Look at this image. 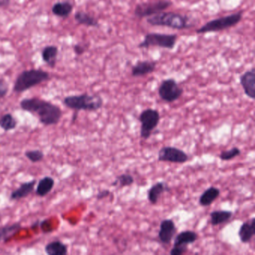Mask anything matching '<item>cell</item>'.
Instances as JSON below:
<instances>
[{"label":"cell","mask_w":255,"mask_h":255,"mask_svg":"<svg viewBox=\"0 0 255 255\" xmlns=\"http://www.w3.org/2000/svg\"><path fill=\"white\" fill-rule=\"evenodd\" d=\"M36 184L35 194L37 196L43 198V197L47 196L49 193L52 192L54 188L55 180L50 176H45L41 178Z\"/></svg>","instance_id":"cell-19"},{"label":"cell","mask_w":255,"mask_h":255,"mask_svg":"<svg viewBox=\"0 0 255 255\" xmlns=\"http://www.w3.org/2000/svg\"><path fill=\"white\" fill-rule=\"evenodd\" d=\"M44 252L48 255H67L68 246L61 240H53L46 245Z\"/></svg>","instance_id":"cell-20"},{"label":"cell","mask_w":255,"mask_h":255,"mask_svg":"<svg viewBox=\"0 0 255 255\" xmlns=\"http://www.w3.org/2000/svg\"><path fill=\"white\" fill-rule=\"evenodd\" d=\"M63 104L67 108L75 112H96L102 108L104 100L101 95L84 93L65 97Z\"/></svg>","instance_id":"cell-3"},{"label":"cell","mask_w":255,"mask_h":255,"mask_svg":"<svg viewBox=\"0 0 255 255\" xmlns=\"http://www.w3.org/2000/svg\"><path fill=\"white\" fill-rule=\"evenodd\" d=\"M147 23L153 26H162L176 30H186L195 26L189 16L173 11H162L147 17Z\"/></svg>","instance_id":"cell-2"},{"label":"cell","mask_w":255,"mask_h":255,"mask_svg":"<svg viewBox=\"0 0 255 255\" xmlns=\"http://www.w3.org/2000/svg\"><path fill=\"white\" fill-rule=\"evenodd\" d=\"M59 49L56 46H47L43 49L41 56L43 60L47 63L50 68H54L56 65V59H57Z\"/></svg>","instance_id":"cell-23"},{"label":"cell","mask_w":255,"mask_h":255,"mask_svg":"<svg viewBox=\"0 0 255 255\" xmlns=\"http://www.w3.org/2000/svg\"><path fill=\"white\" fill-rule=\"evenodd\" d=\"M135 180L134 177L129 174H122L116 177V180L111 183L112 186L119 185L120 188L127 187L133 184Z\"/></svg>","instance_id":"cell-27"},{"label":"cell","mask_w":255,"mask_h":255,"mask_svg":"<svg viewBox=\"0 0 255 255\" xmlns=\"http://www.w3.org/2000/svg\"><path fill=\"white\" fill-rule=\"evenodd\" d=\"M183 88L179 86L177 80L174 78H168L162 80L158 88V95L161 100L171 104L178 101L183 95Z\"/></svg>","instance_id":"cell-9"},{"label":"cell","mask_w":255,"mask_h":255,"mask_svg":"<svg viewBox=\"0 0 255 255\" xmlns=\"http://www.w3.org/2000/svg\"><path fill=\"white\" fill-rule=\"evenodd\" d=\"M157 62L153 60L138 61L132 65L131 74L133 77H141L151 74L156 68Z\"/></svg>","instance_id":"cell-14"},{"label":"cell","mask_w":255,"mask_h":255,"mask_svg":"<svg viewBox=\"0 0 255 255\" xmlns=\"http://www.w3.org/2000/svg\"><path fill=\"white\" fill-rule=\"evenodd\" d=\"M243 11H237L228 15L213 19L196 29V34L212 33L221 32L234 27L243 20Z\"/></svg>","instance_id":"cell-5"},{"label":"cell","mask_w":255,"mask_h":255,"mask_svg":"<svg viewBox=\"0 0 255 255\" xmlns=\"http://www.w3.org/2000/svg\"><path fill=\"white\" fill-rule=\"evenodd\" d=\"M37 180L35 179L23 182L19 187L13 190L10 194V200L11 201H20L23 198H27L33 191L35 190V185Z\"/></svg>","instance_id":"cell-15"},{"label":"cell","mask_w":255,"mask_h":255,"mask_svg":"<svg viewBox=\"0 0 255 255\" xmlns=\"http://www.w3.org/2000/svg\"><path fill=\"white\" fill-rule=\"evenodd\" d=\"M170 192H171V188L165 182H157L147 191V199L150 204L155 205L157 204L162 194Z\"/></svg>","instance_id":"cell-17"},{"label":"cell","mask_w":255,"mask_h":255,"mask_svg":"<svg viewBox=\"0 0 255 255\" xmlns=\"http://www.w3.org/2000/svg\"><path fill=\"white\" fill-rule=\"evenodd\" d=\"M8 90L9 88L8 83L2 79H0V99L5 98L8 95Z\"/></svg>","instance_id":"cell-30"},{"label":"cell","mask_w":255,"mask_h":255,"mask_svg":"<svg viewBox=\"0 0 255 255\" xmlns=\"http://www.w3.org/2000/svg\"><path fill=\"white\" fill-rule=\"evenodd\" d=\"M20 107L23 111L36 116L40 123L46 127L58 125L63 116L59 106L36 97L22 100Z\"/></svg>","instance_id":"cell-1"},{"label":"cell","mask_w":255,"mask_h":255,"mask_svg":"<svg viewBox=\"0 0 255 255\" xmlns=\"http://www.w3.org/2000/svg\"><path fill=\"white\" fill-rule=\"evenodd\" d=\"M73 9H74V6L71 2L63 1V2H58L55 3L52 8V12L57 17L66 18L71 14Z\"/></svg>","instance_id":"cell-22"},{"label":"cell","mask_w":255,"mask_h":255,"mask_svg":"<svg viewBox=\"0 0 255 255\" xmlns=\"http://www.w3.org/2000/svg\"><path fill=\"white\" fill-rule=\"evenodd\" d=\"M138 119L141 124L140 136L142 139L147 140L151 136L153 131L159 125L160 114L158 110L147 108L140 113Z\"/></svg>","instance_id":"cell-8"},{"label":"cell","mask_w":255,"mask_h":255,"mask_svg":"<svg viewBox=\"0 0 255 255\" xmlns=\"http://www.w3.org/2000/svg\"><path fill=\"white\" fill-rule=\"evenodd\" d=\"M74 51L77 56H81L86 51V47L80 44H76L74 47Z\"/></svg>","instance_id":"cell-32"},{"label":"cell","mask_w":255,"mask_h":255,"mask_svg":"<svg viewBox=\"0 0 255 255\" xmlns=\"http://www.w3.org/2000/svg\"><path fill=\"white\" fill-rule=\"evenodd\" d=\"M173 2L170 0H150L140 2L134 8V15L138 18L151 17L168 9Z\"/></svg>","instance_id":"cell-7"},{"label":"cell","mask_w":255,"mask_h":255,"mask_svg":"<svg viewBox=\"0 0 255 255\" xmlns=\"http://www.w3.org/2000/svg\"><path fill=\"white\" fill-rule=\"evenodd\" d=\"M177 35L176 34L150 32L146 34L144 40L139 43L138 48H150L158 47L160 48L173 50L177 44Z\"/></svg>","instance_id":"cell-6"},{"label":"cell","mask_w":255,"mask_h":255,"mask_svg":"<svg viewBox=\"0 0 255 255\" xmlns=\"http://www.w3.org/2000/svg\"><path fill=\"white\" fill-rule=\"evenodd\" d=\"M10 0H0V8H6L10 5Z\"/></svg>","instance_id":"cell-33"},{"label":"cell","mask_w":255,"mask_h":255,"mask_svg":"<svg viewBox=\"0 0 255 255\" xmlns=\"http://www.w3.org/2000/svg\"><path fill=\"white\" fill-rule=\"evenodd\" d=\"M21 229L22 225L20 222L0 226V243L6 241L17 234Z\"/></svg>","instance_id":"cell-24"},{"label":"cell","mask_w":255,"mask_h":255,"mask_svg":"<svg viewBox=\"0 0 255 255\" xmlns=\"http://www.w3.org/2000/svg\"><path fill=\"white\" fill-rule=\"evenodd\" d=\"M255 235V218L243 222L239 229L238 236L243 244L250 243Z\"/></svg>","instance_id":"cell-16"},{"label":"cell","mask_w":255,"mask_h":255,"mask_svg":"<svg viewBox=\"0 0 255 255\" xmlns=\"http://www.w3.org/2000/svg\"><path fill=\"white\" fill-rule=\"evenodd\" d=\"M198 234L193 231L186 230L175 235L174 238V246L170 250L171 255H181L188 251V246L193 244L198 240Z\"/></svg>","instance_id":"cell-10"},{"label":"cell","mask_w":255,"mask_h":255,"mask_svg":"<svg viewBox=\"0 0 255 255\" xmlns=\"http://www.w3.org/2000/svg\"><path fill=\"white\" fill-rule=\"evenodd\" d=\"M241 150L238 147H234L228 150H223L219 154V159L222 161H231L234 158L240 156Z\"/></svg>","instance_id":"cell-29"},{"label":"cell","mask_w":255,"mask_h":255,"mask_svg":"<svg viewBox=\"0 0 255 255\" xmlns=\"http://www.w3.org/2000/svg\"><path fill=\"white\" fill-rule=\"evenodd\" d=\"M220 195L221 191L219 188L210 186L201 194L198 203L201 207H209L219 198Z\"/></svg>","instance_id":"cell-18"},{"label":"cell","mask_w":255,"mask_h":255,"mask_svg":"<svg viewBox=\"0 0 255 255\" xmlns=\"http://www.w3.org/2000/svg\"><path fill=\"white\" fill-rule=\"evenodd\" d=\"M158 161L171 162V163L183 164L188 162L189 155L181 149L174 146H165L158 152Z\"/></svg>","instance_id":"cell-11"},{"label":"cell","mask_w":255,"mask_h":255,"mask_svg":"<svg viewBox=\"0 0 255 255\" xmlns=\"http://www.w3.org/2000/svg\"><path fill=\"white\" fill-rule=\"evenodd\" d=\"M77 113H74V116H73L72 118V122L73 123H74L75 122V121L77 120Z\"/></svg>","instance_id":"cell-34"},{"label":"cell","mask_w":255,"mask_h":255,"mask_svg":"<svg viewBox=\"0 0 255 255\" xmlns=\"http://www.w3.org/2000/svg\"><path fill=\"white\" fill-rule=\"evenodd\" d=\"M50 79V74L47 71L41 69L26 70L16 79L13 91L17 94L23 93Z\"/></svg>","instance_id":"cell-4"},{"label":"cell","mask_w":255,"mask_h":255,"mask_svg":"<svg viewBox=\"0 0 255 255\" xmlns=\"http://www.w3.org/2000/svg\"><path fill=\"white\" fill-rule=\"evenodd\" d=\"M111 192L109 189H104V190L100 191L96 195V198L98 201H101L104 198H107L110 196Z\"/></svg>","instance_id":"cell-31"},{"label":"cell","mask_w":255,"mask_h":255,"mask_svg":"<svg viewBox=\"0 0 255 255\" xmlns=\"http://www.w3.org/2000/svg\"><path fill=\"white\" fill-rule=\"evenodd\" d=\"M177 231V228L173 219H163L159 224V230L157 234L158 239L163 246H169L171 241L174 240Z\"/></svg>","instance_id":"cell-12"},{"label":"cell","mask_w":255,"mask_h":255,"mask_svg":"<svg viewBox=\"0 0 255 255\" xmlns=\"http://www.w3.org/2000/svg\"><path fill=\"white\" fill-rule=\"evenodd\" d=\"M24 155L32 163L41 162V161L44 160V156H45L44 152L41 151V150H38V149L26 150Z\"/></svg>","instance_id":"cell-28"},{"label":"cell","mask_w":255,"mask_h":255,"mask_svg":"<svg viewBox=\"0 0 255 255\" xmlns=\"http://www.w3.org/2000/svg\"><path fill=\"white\" fill-rule=\"evenodd\" d=\"M240 83L244 91L245 95L252 100L255 99V69L252 68L242 74Z\"/></svg>","instance_id":"cell-13"},{"label":"cell","mask_w":255,"mask_h":255,"mask_svg":"<svg viewBox=\"0 0 255 255\" xmlns=\"http://www.w3.org/2000/svg\"><path fill=\"white\" fill-rule=\"evenodd\" d=\"M234 213L231 210H213L210 213V223L216 227L226 223L232 218Z\"/></svg>","instance_id":"cell-21"},{"label":"cell","mask_w":255,"mask_h":255,"mask_svg":"<svg viewBox=\"0 0 255 255\" xmlns=\"http://www.w3.org/2000/svg\"><path fill=\"white\" fill-rule=\"evenodd\" d=\"M74 19L80 25L89 26V27L98 28L100 26L99 22L93 16L85 11H77L74 14Z\"/></svg>","instance_id":"cell-25"},{"label":"cell","mask_w":255,"mask_h":255,"mask_svg":"<svg viewBox=\"0 0 255 255\" xmlns=\"http://www.w3.org/2000/svg\"><path fill=\"white\" fill-rule=\"evenodd\" d=\"M18 125L17 119L11 113H6L0 117V128L5 132L14 130Z\"/></svg>","instance_id":"cell-26"}]
</instances>
